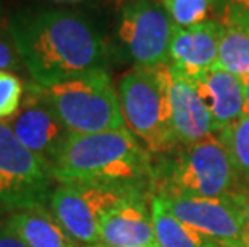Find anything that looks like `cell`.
Returning a JSON list of instances; mask_svg holds the SVG:
<instances>
[{
	"label": "cell",
	"mask_w": 249,
	"mask_h": 247,
	"mask_svg": "<svg viewBox=\"0 0 249 247\" xmlns=\"http://www.w3.org/2000/svg\"><path fill=\"white\" fill-rule=\"evenodd\" d=\"M8 31L24 67L42 87L107 67L103 37L81 15L24 10L8 19Z\"/></svg>",
	"instance_id": "obj_1"
},
{
	"label": "cell",
	"mask_w": 249,
	"mask_h": 247,
	"mask_svg": "<svg viewBox=\"0 0 249 247\" xmlns=\"http://www.w3.org/2000/svg\"><path fill=\"white\" fill-rule=\"evenodd\" d=\"M56 183H90L153 194V156L129 129L70 133L52 167Z\"/></svg>",
	"instance_id": "obj_2"
},
{
	"label": "cell",
	"mask_w": 249,
	"mask_h": 247,
	"mask_svg": "<svg viewBox=\"0 0 249 247\" xmlns=\"http://www.w3.org/2000/svg\"><path fill=\"white\" fill-rule=\"evenodd\" d=\"M158 157V162L153 159V194L214 199L235 196L241 185L230 152L217 135Z\"/></svg>",
	"instance_id": "obj_3"
},
{
	"label": "cell",
	"mask_w": 249,
	"mask_h": 247,
	"mask_svg": "<svg viewBox=\"0 0 249 247\" xmlns=\"http://www.w3.org/2000/svg\"><path fill=\"white\" fill-rule=\"evenodd\" d=\"M125 127L151 156H164L178 148L172 129L169 101V65L134 66L118 85Z\"/></svg>",
	"instance_id": "obj_4"
},
{
	"label": "cell",
	"mask_w": 249,
	"mask_h": 247,
	"mask_svg": "<svg viewBox=\"0 0 249 247\" xmlns=\"http://www.w3.org/2000/svg\"><path fill=\"white\" fill-rule=\"evenodd\" d=\"M55 113L70 133L127 129L118 92L107 67L45 87Z\"/></svg>",
	"instance_id": "obj_5"
},
{
	"label": "cell",
	"mask_w": 249,
	"mask_h": 247,
	"mask_svg": "<svg viewBox=\"0 0 249 247\" xmlns=\"http://www.w3.org/2000/svg\"><path fill=\"white\" fill-rule=\"evenodd\" d=\"M53 183L52 167L0 120V217L19 209L49 206Z\"/></svg>",
	"instance_id": "obj_6"
},
{
	"label": "cell",
	"mask_w": 249,
	"mask_h": 247,
	"mask_svg": "<svg viewBox=\"0 0 249 247\" xmlns=\"http://www.w3.org/2000/svg\"><path fill=\"white\" fill-rule=\"evenodd\" d=\"M139 190L90 185V183H56L49 209L56 222L81 244L100 243L102 222L111 209ZM148 193V191H146Z\"/></svg>",
	"instance_id": "obj_7"
},
{
	"label": "cell",
	"mask_w": 249,
	"mask_h": 247,
	"mask_svg": "<svg viewBox=\"0 0 249 247\" xmlns=\"http://www.w3.org/2000/svg\"><path fill=\"white\" fill-rule=\"evenodd\" d=\"M174 23L155 0H130L118 23V40L135 66L153 67L169 63Z\"/></svg>",
	"instance_id": "obj_8"
},
{
	"label": "cell",
	"mask_w": 249,
	"mask_h": 247,
	"mask_svg": "<svg viewBox=\"0 0 249 247\" xmlns=\"http://www.w3.org/2000/svg\"><path fill=\"white\" fill-rule=\"evenodd\" d=\"M188 227L227 247H249V234L240 204L233 196L183 198L155 194Z\"/></svg>",
	"instance_id": "obj_9"
},
{
	"label": "cell",
	"mask_w": 249,
	"mask_h": 247,
	"mask_svg": "<svg viewBox=\"0 0 249 247\" xmlns=\"http://www.w3.org/2000/svg\"><path fill=\"white\" fill-rule=\"evenodd\" d=\"M5 122L26 148L53 167L70 132L52 106L45 87L34 81L24 85L23 101L18 113Z\"/></svg>",
	"instance_id": "obj_10"
},
{
	"label": "cell",
	"mask_w": 249,
	"mask_h": 247,
	"mask_svg": "<svg viewBox=\"0 0 249 247\" xmlns=\"http://www.w3.org/2000/svg\"><path fill=\"white\" fill-rule=\"evenodd\" d=\"M225 26L206 19L190 28H174L167 65L180 76L196 81L217 65L220 37Z\"/></svg>",
	"instance_id": "obj_11"
},
{
	"label": "cell",
	"mask_w": 249,
	"mask_h": 247,
	"mask_svg": "<svg viewBox=\"0 0 249 247\" xmlns=\"http://www.w3.org/2000/svg\"><path fill=\"white\" fill-rule=\"evenodd\" d=\"M151 193L139 191L105 215L100 243L109 247H160L151 217Z\"/></svg>",
	"instance_id": "obj_12"
},
{
	"label": "cell",
	"mask_w": 249,
	"mask_h": 247,
	"mask_svg": "<svg viewBox=\"0 0 249 247\" xmlns=\"http://www.w3.org/2000/svg\"><path fill=\"white\" fill-rule=\"evenodd\" d=\"M169 101L172 129L178 145H192L215 133L214 120L190 79L169 66Z\"/></svg>",
	"instance_id": "obj_13"
},
{
	"label": "cell",
	"mask_w": 249,
	"mask_h": 247,
	"mask_svg": "<svg viewBox=\"0 0 249 247\" xmlns=\"http://www.w3.org/2000/svg\"><path fill=\"white\" fill-rule=\"evenodd\" d=\"M192 82L213 115L215 133L230 127L246 113L245 83L231 72L214 66Z\"/></svg>",
	"instance_id": "obj_14"
},
{
	"label": "cell",
	"mask_w": 249,
	"mask_h": 247,
	"mask_svg": "<svg viewBox=\"0 0 249 247\" xmlns=\"http://www.w3.org/2000/svg\"><path fill=\"white\" fill-rule=\"evenodd\" d=\"M0 218L28 247H82L56 222L49 206L19 209Z\"/></svg>",
	"instance_id": "obj_15"
},
{
	"label": "cell",
	"mask_w": 249,
	"mask_h": 247,
	"mask_svg": "<svg viewBox=\"0 0 249 247\" xmlns=\"http://www.w3.org/2000/svg\"><path fill=\"white\" fill-rule=\"evenodd\" d=\"M151 217L160 247H211L214 243V239L180 222L155 194L151 196Z\"/></svg>",
	"instance_id": "obj_16"
},
{
	"label": "cell",
	"mask_w": 249,
	"mask_h": 247,
	"mask_svg": "<svg viewBox=\"0 0 249 247\" xmlns=\"http://www.w3.org/2000/svg\"><path fill=\"white\" fill-rule=\"evenodd\" d=\"M215 66L231 72L243 83L249 81V29L225 26Z\"/></svg>",
	"instance_id": "obj_17"
},
{
	"label": "cell",
	"mask_w": 249,
	"mask_h": 247,
	"mask_svg": "<svg viewBox=\"0 0 249 247\" xmlns=\"http://www.w3.org/2000/svg\"><path fill=\"white\" fill-rule=\"evenodd\" d=\"M229 149L241 185H249V113H245L235 124L215 133Z\"/></svg>",
	"instance_id": "obj_18"
},
{
	"label": "cell",
	"mask_w": 249,
	"mask_h": 247,
	"mask_svg": "<svg viewBox=\"0 0 249 247\" xmlns=\"http://www.w3.org/2000/svg\"><path fill=\"white\" fill-rule=\"evenodd\" d=\"M162 7L174 26L190 28L208 19V13L214 8V0H162Z\"/></svg>",
	"instance_id": "obj_19"
},
{
	"label": "cell",
	"mask_w": 249,
	"mask_h": 247,
	"mask_svg": "<svg viewBox=\"0 0 249 247\" xmlns=\"http://www.w3.org/2000/svg\"><path fill=\"white\" fill-rule=\"evenodd\" d=\"M24 95V85L15 72L0 71V120L12 119L18 113Z\"/></svg>",
	"instance_id": "obj_20"
},
{
	"label": "cell",
	"mask_w": 249,
	"mask_h": 247,
	"mask_svg": "<svg viewBox=\"0 0 249 247\" xmlns=\"http://www.w3.org/2000/svg\"><path fill=\"white\" fill-rule=\"evenodd\" d=\"M214 13L224 26L249 29V0H214Z\"/></svg>",
	"instance_id": "obj_21"
},
{
	"label": "cell",
	"mask_w": 249,
	"mask_h": 247,
	"mask_svg": "<svg viewBox=\"0 0 249 247\" xmlns=\"http://www.w3.org/2000/svg\"><path fill=\"white\" fill-rule=\"evenodd\" d=\"M23 66V60H21L17 45H15L12 35H10V31L7 29L5 33L0 31V71L18 72Z\"/></svg>",
	"instance_id": "obj_22"
},
{
	"label": "cell",
	"mask_w": 249,
	"mask_h": 247,
	"mask_svg": "<svg viewBox=\"0 0 249 247\" xmlns=\"http://www.w3.org/2000/svg\"><path fill=\"white\" fill-rule=\"evenodd\" d=\"M0 247H28L15 233H12L0 218Z\"/></svg>",
	"instance_id": "obj_23"
},
{
	"label": "cell",
	"mask_w": 249,
	"mask_h": 247,
	"mask_svg": "<svg viewBox=\"0 0 249 247\" xmlns=\"http://www.w3.org/2000/svg\"><path fill=\"white\" fill-rule=\"evenodd\" d=\"M240 204V209L243 212V217H245V223L248 228V234H249V185H240L236 194L233 196Z\"/></svg>",
	"instance_id": "obj_24"
},
{
	"label": "cell",
	"mask_w": 249,
	"mask_h": 247,
	"mask_svg": "<svg viewBox=\"0 0 249 247\" xmlns=\"http://www.w3.org/2000/svg\"><path fill=\"white\" fill-rule=\"evenodd\" d=\"M245 99H246V113H249V81L245 83Z\"/></svg>",
	"instance_id": "obj_25"
},
{
	"label": "cell",
	"mask_w": 249,
	"mask_h": 247,
	"mask_svg": "<svg viewBox=\"0 0 249 247\" xmlns=\"http://www.w3.org/2000/svg\"><path fill=\"white\" fill-rule=\"evenodd\" d=\"M82 247H109L103 243H95V244H82Z\"/></svg>",
	"instance_id": "obj_26"
},
{
	"label": "cell",
	"mask_w": 249,
	"mask_h": 247,
	"mask_svg": "<svg viewBox=\"0 0 249 247\" xmlns=\"http://www.w3.org/2000/svg\"><path fill=\"white\" fill-rule=\"evenodd\" d=\"M211 247H227V246H224V244H220V243H217V241H214L213 246H211Z\"/></svg>",
	"instance_id": "obj_27"
}]
</instances>
